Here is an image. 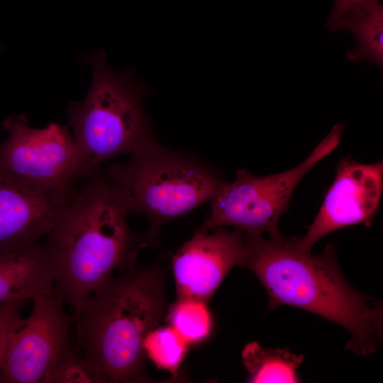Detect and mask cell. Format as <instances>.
<instances>
[{"instance_id": "1", "label": "cell", "mask_w": 383, "mask_h": 383, "mask_svg": "<svg viewBox=\"0 0 383 383\" xmlns=\"http://www.w3.org/2000/svg\"><path fill=\"white\" fill-rule=\"evenodd\" d=\"M58 209L44 244L55 274L54 294L74 310L98 288L135 265L149 244L129 228L120 187L100 169Z\"/></svg>"}, {"instance_id": "2", "label": "cell", "mask_w": 383, "mask_h": 383, "mask_svg": "<svg viewBox=\"0 0 383 383\" xmlns=\"http://www.w3.org/2000/svg\"><path fill=\"white\" fill-rule=\"evenodd\" d=\"M244 233L246 252L241 266L263 285L267 310L289 306L307 311L347 330L350 338L346 348L357 355L378 350L383 337L382 303L347 282L333 244L314 255L281 233L265 238Z\"/></svg>"}, {"instance_id": "3", "label": "cell", "mask_w": 383, "mask_h": 383, "mask_svg": "<svg viewBox=\"0 0 383 383\" xmlns=\"http://www.w3.org/2000/svg\"><path fill=\"white\" fill-rule=\"evenodd\" d=\"M165 273L157 265H134L74 310L76 348L101 382L147 381L144 343L165 314Z\"/></svg>"}, {"instance_id": "4", "label": "cell", "mask_w": 383, "mask_h": 383, "mask_svg": "<svg viewBox=\"0 0 383 383\" xmlns=\"http://www.w3.org/2000/svg\"><path fill=\"white\" fill-rule=\"evenodd\" d=\"M92 70L89 92L67 109L77 153V179H82L119 155L131 153L152 134L143 100L148 87L130 67L117 72L99 49L84 55Z\"/></svg>"}, {"instance_id": "5", "label": "cell", "mask_w": 383, "mask_h": 383, "mask_svg": "<svg viewBox=\"0 0 383 383\" xmlns=\"http://www.w3.org/2000/svg\"><path fill=\"white\" fill-rule=\"evenodd\" d=\"M104 174L122 189L131 213L149 221V243L160 227L210 202L225 180L209 163L196 156L161 145L151 135L125 163L110 164Z\"/></svg>"}, {"instance_id": "6", "label": "cell", "mask_w": 383, "mask_h": 383, "mask_svg": "<svg viewBox=\"0 0 383 383\" xmlns=\"http://www.w3.org/2000/svg\"><path fill=\"white\" fill-rule=\"evenodd\" d=\"M343 128V123L335 125L309 156L292 169L261 177L246 169L238 170L235 179L225 181L210 201V214L196 232L233 226L253 234H280L279 218L288 209L296 186L316 163L335 149Z\"/></svg>"}, {"instance_id": "7", "label": "cell", "mask_w": 383, "mask_h": 383, "mask_svg": "<svg viewBox=\"0 0 383 383\" xmlns=\"http://www.w3.org/2000/svg\"><path fill=\"white\" fill-rule=\"evenodd\" d=\"M3 128L8 137L0 143V163L60 209L73 194L77 180V148L69 124L51 123L36 128L25 116L11 115Z\"/></svg>"}, {"instance_id": "8", "label": "cell", "mask_w": 383, "mask_h": 383, "mask_svg": "<svg viewBox=\"0 0 383 383\" xmlns=\"http://www.w3.org/2000/svg\"><path fill=\"white\" fill-rule=\"evenodd\" d=\"M30 314L10 334L0 382L46 383L53 368L74 346L70 331L75 313H67L57 295L36 296Z\"/></svg>"}, {"instance_id": "9", "label": "cell", "mask_w": 383, "mask_h": 383, "mask_svg": "<svg viewBox=\"0 0 383 383\" xmlns=\"http://www.w3.org/2000/svg\"><path fill=\"white\" fill-rule=\"evenodd\" d=\"M334 180L306 233L295 238L303 250L311 251L324 235L355 224L370 226L379 209L383 189V164L341 160Z\"/></svg>"}, {"instance_id": "10", "label": "cell", "mask_w": 383, "mask_h": 383, "mask_svg": "<svg viewBox=\"0 0 383 383\" xmlns=\"http://www.w3.org/2000/svg\"><path fill=\"white\" fill-rule=\"evenodd\" d=\"M245 233L223 227L196 232L172 258L177 298L208 304L230 270L245 256Z\"/></svg>"}, {"instance_id": "11", "label": "cell", "mask_w": 383, "mask_h": 383, "mask_svg": "<svg viewBox=\"0 0 383 383\" xmlns=\"http://www.w3.org/2000/svg\"><path fill=\"white\" fill-rule=\"evenodd\" d=\"M57 210L0 163V254L38 244L51 230Z\"/></svg>"}, {"instance_id": "12", "label": "cell", "mask_w": 383, "mask_h": 383, "mask_svg": "<svg viewBox=\"0 0 383 383\" xmlns=\"http://www.w3.org/2000/svg\"><path fill=\"white\" fill-rule=\"evenodd\" d=\"M55 274L44 245L0 254V304L54 294Z\"/></svg>"}, {"instance_id": "13", "label": "cell", "mask_w": 383, "mask_h": 383, "mask_svg": "<svg viewBox=\"0 0 383 383\" xmlns=\"http://www.w3.org/2000/svg\"><path fill=\"white\" fill-rule=\"evenodd\" d=\"M329 28L350 31L357 45L347 52L348 60H367L383 65V6L378 0L358 5L341 16Z\"/></svg>"}, {"instance_id": "14", "label": "cell", "mask_w": 383, "mask_h": 383, "mask_svg": "<svg viewBox=\"0 0 383 383\" xmlns=\"http://www.w3.org/2000/svg\"><path fill=\"white\" fill-rule=\"evenodd\" d=\"M248 371V382H299L297 372L304 356L287 349L267 348L256 342L248 343L242 352Z\"/></svg>"}, {"instance_id": "15", "label": "cell", "mask_w": 383, "mask_h": 383, "mask_svg": "<svg viewBox=\"0 0 383 383\" xmlns=\"http://www.w3.org/2000/svg\"><path fill=\"white\" fill-rule=\"evenodd\" d=\"M206 303L192 299H176L168 309L167 319L187 343H197L206 339L213 321Z\"/></svg>"}, {"instance_id": "16", "label": "cell", "mask_w": 383, "mask_h": 383, "mask_svg": "<svg viewBox=\"0 0 383 383\" xmlns=\"http://www.w3.org/2000/svg\"><path fill=\"white\" fill-rule=\"evenodd\" d=\"M187 343L170 326L156 327L144 343L146 357L158 367L176 372L185 355Z\"/></svg>"}, {"instance_id": "17", "label": "cell", "mask_w": 383, "mask_h": 383, "mask_svg": "<svg viewBox=\"0 0 383 383\" xmlns=\"http://www.w3.org/2000/svg\"><path fill=\"white\" fill-rule=\"evenodd\" d=\"M101 382L87 361L78 353L76 346L60 361L49 374L46 383Z\"/></svg>"}, {"instance_id": "18", "label": "cell", "mask_w": 383, "mask_h": 383, "mask_svg": "<svg viewBox=\"0 0 383 383\" xmlns=\"http://www.w3.org/2000/svg\"><path fill=\"white\" fill-rule=\"evenodd\" d=\"M28 301L0 304V372L7 343L14 327L22 317V309Z\"/></svg>"}, {"instance_id": "19", "label": "cell", "mask_w": 383, "mask_h": 383, "mask_svg": "<svg viewBox=\"0 0 383 383\" xmlns=\"http://www.w3.org/2000/svg\"><path fill=\"white\" fill-rule=\"evenodd\" d=\"M372 0H336L326 26L330 28L341 16L354 7Z\"/></svg>"}]
</instances>
